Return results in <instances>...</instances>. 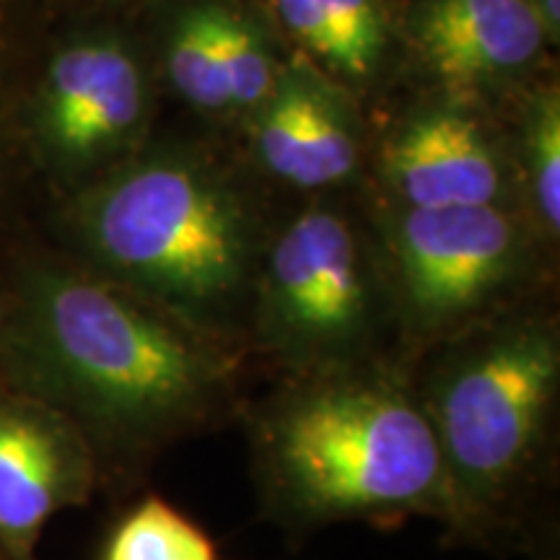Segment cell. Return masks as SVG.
Returning a JSON list of instances; mask_svg holds the SVG:
<instances>
[{
    "instance_id": "52a82bcc",
    "label": "cell",
    "mask_w": 560,
    "mask_h": 560,
    "mask_svg": "<svg viewBox=\"0 0 560 560\" xmlns=\"http://www.w3.org/2000/svg\"><path fill=\"white\" fill-rule=\"evenodd\" d=\"M149 109V73L136 47L115 32L75 34L42 70L32 138L55 174L83 185L130 156Z\"/></svg>"
},
{
    "instance_id": "30bf717a",
    "label": "cell",
    "mask_w": 560,
    "mask_h": 560,
    "mask_svg": "<svg viewBox=\"0 0 560 560\" xmlns=\"http://www.w3.org/2000/svg\"><path fill=\"white\" fill-rule=\"evenodd\" d=\"M247 122L260 170L293 190L327 192L359 172V115L346 91L312 62H283L270 94Z\"/></svg>"
},
{
    "instance_id": "4fadbf2b",
    "label": "cell",
    "mask_w": 560,
    "mask_h": 560,
    "mask_svg": "<svg viewBox=\"0 0 560 560\" xmlns=\"http://www.w3.org/2000/svg\"><path fill=\"white\" fill-rule=\"evenodd\" d=\"M278 24L348 83L376 75L389 47V19L382 0H270Z\"/></svg>"
},
{
    "instance_id": "3957f363",
    "label": "cell",
    "mask_w": 560,
    "mask_h": 560,
    "mask_svg": "<svg viewBox=\"0 0 560 560\" xmlns=\"http://www.w3.org/2000/svg\"><path fill=\"white\" fill-rule=\"evenodd\" d=\"M66 229L81 268L247 353L270 229L231 174L182 151L128 156L79 185Z\"/></svg>"
},
{
    "instance_id": "5bb4252c",
    "label": "cell",
    "mask_w": 560,
    "mask_h": 560,
    "mask_svg": "<svg viewBox=\"0 0 560 560\" xmlns=\"http://www.w3.org/2000/svg\"><path fill=\"white\" fill-rule=\"evenodd\" d=\"M516 210L542 249L560 234V96L537 89L520 122V172L514 174Z\"/></svg>"
},
{
    "instance_id": "277c9868",
    "label": "cell",
    "mask_w": 560,
    "mask_h": 560,
    "mask_svg": "<svg viewBox=\"0 0 560 560\" xmlns=\"http://www.w3.org/2000/svg\"><path fill=\"white\" fill-rule=\"evenodd\" d=\"M408 361L450 488L446 537L511 540L556 465L558 322L516 306Z\"/></svg>"
},
{
    "instance_id": "8992f818",
    "label": "cell",
    "mask_w": 560,
    "mask_h": 560,
    "mask_svg": "<svg viewBox=\"0 0 560 560\" xmlns=\"http://www.w3.org/2000/svg\"><path fill=\"white\" fill-rule=\"evenodd\" d=\"M371 226L405 359L522 306L545 252L511 206L387 208Z\"/></svg>"
},
{
    "instance_id": "ac0fdd59",
    "label": "cell",
    "mask_w": 560,
    "mask_h": 560,
    "mask_svg": "<svg viewBox=\"0 0 560 560\" xmlns=\"http://www.w3.org/2000/svg\"><path fill=\"white\" fill-rule=\"evenodd\" d=\"M540 560H558V556H556V552H552V556H550V550H545V556Z\"/></svg>"
},
{
    "instance_id": "5b68a950",
    "label": "cell",
    "mask_w": 560,
    "mask_h": 560,
    "mask_svg": "<svg viewBox=\"0 0 560 560\" xmlns=\"http://www.w3.org/2000/svg\"><path fill=\"white\" fill-rule=\"evenodd\" d=\"M247 350L280 376L402 355L374 226L340 202L314 200L270 229L252 289Z\"/></svg>"
},
{
    "instance_id": "8fae6325",
    "label": "cell",
    "mask_w": 560,
    "mask_h": 560,
    "mask_svg": "<svg viewBox=\"0 0 560 560\" xmlns=\"http://www.w3.org/2000/svg\"><path fill=\"white\" fill-rule=\"evenodd\" d=\"M389 208H516L514 179L478 117L457 102L416 109L392 130L382 153Z\"/></svg>"
},
{
    "instance_id": "ba28073f",
    "label": "cell",
    "mask_w": 560,
    "mask_h": 560,
    "mask_svg": "<svg viewBox=\"0 0 560 560\" xmlns=\"http://www.w3.org/2000/svg\"><path fill=\"white\" fill-rule=\"evenodd\" d=\"M100 459L66 416L0 382V558L32 560L42 529L91 499Z\"/></svg>"
},
{
    "instance_id": "7a4b0ae2",
    "label": "cell",
    "mask_w": 560,
    "mask_h": 560,
    "mask_svg": "<svg viewBox=\"0 0 560 560\" xmlns=\"http://www.w3.org/2000/svg\"><path fill=\"white\" fill-rule=\"evenodd\" d=\"M240 412L265 514L285 529L450 524L444 465L402 355L280 376Z\"/></svg>"
},
{
    "instance_id": "7c38bea8",
    "label": "cell",
    "mask_w": 560,
    "mask_h": 560,
    "mask_svg": "<svg viewBox=\"0 0 560 560\" xmlns=\"http://www.w3.org/2000/svg\"><path fill=\"white\" fill-rule=\"evenodd\" d=\"M405 37L418 66L454 100L522 75L550 42L529 0H418Z\"/></svg>"
},
{
    "instance_id": "9a60e30c",
    "label": "cell",
    "mask_w": 560,
    "mask_h": 560,
    "mask_svg": "<svg viewBox=\"0 0 560 560\" xmlns=\"http://www.w3.org/2000/svg\"><path fill=\"white\" fill-rule=\"evenodd\" d=\"M100 560H221V552L200 524L151 493L112 527Z\"/></svg>"
},
{
    "instance_id": "9c48e42d",
    "label": "cell",
    "mask_w": 560,
    "mask_h": 560,
    "mask_svg": "<svg viewBox=\"0 0 560 560\" xmlns=\"http://www.w3.org/2000/svg\"><path fill=\"white\" fill-rule=\"evenodd\" d=\"M161 68L195 112L247 120L283 60L268 24L244 0H179L161 30Z\"/></svg>"
},
{
    "instance_id": "2e32d148",
    "label": "cell",
    "mask_w": 560,
    "mask_h": 560,
    "mask_svg": "<svg viewBox=\"0 0 560 560\" xmlns=\"http://www.w3.org/2000/svg\"><path fill=\"white\" fill-rule=\"evenodd\" d=\"M11 70V3L0 0V112L5 104V89H9Z\"/></svg>"
},
{
    "instance_id": "d6986e66",
    "label": "cell",
    "mask_w": 560,
    "mask_h": 560,
    "mask_svg": "<svg viewBox=\"0 0 560 560\" xmlns=\"http://www.w3.org/2000/svg\"><path fill=\"white\" fill-rule=\"evenodd\" d=\"M0 560H3V558H0Z\"/></svg>"
},
{
    "instance_id": "6da1fadb",
    "label": "cell",
    "mask_w": 560,
    "mask_h": 560,
    "mask_svg": "<svg viewBox=\"0 0 560 560\" xmlns=\"http://www.w3.org/2000/svg\"><path fill=\"white\" fill-rule=\"evenodd\" d=\"M244 350L81 265L32 262L0 304V382L136 470L240 416Z\"/></svg>"
},
{
    "instance_id": "e0dca14e",
    "label": "cell",
    "mask_w": 560,
    "mask_h": 560,
    "mask_svg": "<svg viewBox=\"0 0 560 560\" xmlns=\"http://www.w3.org/2000/svg\"><path fill=\"white\" fill-rule=\"evenodd\" d=\"M535 11L540 13L545 32H548L550 42H558L560 37V0H529Z\"/></svg>"
}]
</instances>
